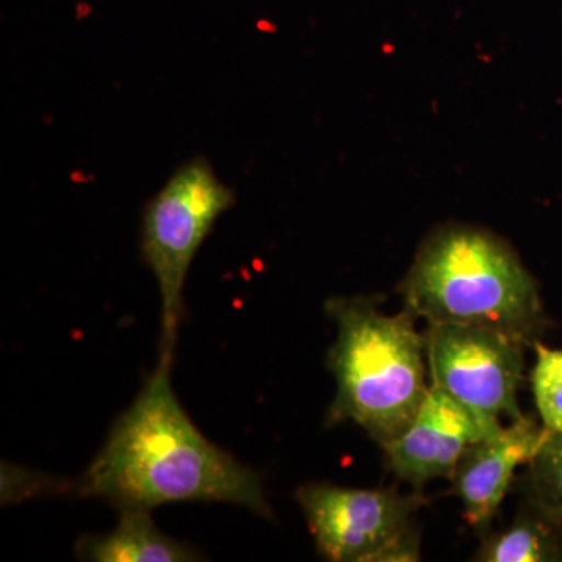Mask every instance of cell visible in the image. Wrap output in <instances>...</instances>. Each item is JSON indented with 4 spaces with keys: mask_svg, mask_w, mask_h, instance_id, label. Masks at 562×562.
I'll return each mask as SVG.
<instances>
[{
    "mask_svg": "<svg viewBox=\"0 0 562 562\" xmlns=\"http://www.w3.org/2000/svg\"><path fill=\"white\" fill-rule=\"evenodd\" d=\"M171 366L158 361L79 483L83 497L122 509L221 502L272 517L260 476L210 442L181 408Z\"/></svg>",
    "mask_w": 562,
    "mask_h": 562,
    "instance_id": "6da1fadb",
    "label": "cell"
},
{
    "mask_svg": "<svg viewBox=\"0 0 562 562\" xmlns=\"http://www.w3.org/2000/svg\"><path fill=\"white\" fill-rule=\"evenodd\" d=\"M77 554L95 562H184L201 560L195 550L158 530L146 509H122L116 528L105 536H85Z\"/></svg>",
    "mask_w": 562,
    "mask_h": 562,
    "instance_id": "9c48e42d",
    "label": "cell"
},
{
    "mask_svg": "<svg viewBox=\"0 0 562 562\" xmlns=\"http://www.w3.org/2000/svg\"><path fill=\"white\" fill-rule=\"evenodd\" d=\"M487 435L491 431L471 412L430 384L408 430L383 449L392 472L420 486L435 479H452L464 450Z\"/></svg>",
    "mask_w": 562,
    "mask_h": 562,
    "instance_id": "52a82bcc",
    "label": "cell"
},
{
    "mask_svg": "<svg viewBox=\"0 0 562 562\" xmlns=\"http://www.w3.org/2000/svg\"><path fill=\"white\" fill-rule=\"evenodd\" d=\"M549 432L530 417L522 416L464 450L450 480L472 527L480 531L490 527L514 472L524 462L531 461Z\"/></svg>",
    "mask_w": 562,
    "mask_h": 562,
    "instance_id": "ba28073f",
    "label": "cell"
},
{
    "mask_svg": "<svg viewBox=\"0 0 562 562\" xmlns=\"http://www.w3.org/2000/svg\"><path fill=\"white\" fill-rule=\"evenodd\" d=\"M528 472L531 502L562 519V431H550L531 458Z\"/></svg>",
    "mask_w": 562,
    "mask_h": 562,
    "instance_id": "8fae6325",
    "label": "cell"
},
{
    "mask_svg": "<svg viewBox=\"0 0 562 562\" xmlns=\"http://www.w3.org/2000/svg\"><path fill=\"white\" fill-rule=\"evenodd\" d=\"M560 522L531 502V512H525L506 530L492 535L479 553L486 562H539L560 560L553 525Z\"/></svg>",
    "mask_w": 562,
    "mask_h": 562,
    "instance_id": "30bf717a",
    "label": "cell"
},
{
    "mask_svg": "<svg viewBox=\"0 0 562 562\" xmlns=\"http://www.w3.org/2000/svg\"><path fill=\"white\" fill-rule=\"evenodd\" d=\"M536 347V366L532 369V392L541 414L543 427L562 431V350Z\"/></svg>",
    "mask_w": 562,
    "mask_h": 562,
    "instance_id": "7c38bea8",
    "label": "cell"
},
{
    "mask_svg": "<svg viewBox=\"0 0 562 562\" xmlns=\"http://www.w3.org/2000/svg\"><path fill=\"white\" fill-rule=\"evenodd\" d=\"M233 203L235 191L217 177L205 157H195L181 165L147 205L140 251L160 288L162 362L172 364L192 261Z\"/></svg>",
    "mask_w": 562,
    "mask_h": 562,
    "instance_id": "277c9868",
    "label": "cell"
},
{
    "mask_svg": "<svg viewBox=\"0 0 562 562\" xmlns=\"http://www.w3.org/2000/svg\"><path fill=\"white\" fill-rule=\"evenodd\" d=\"M428 372L439 387L479 419L487 431L524 414L517 406L527 342L476 325L430 324L425 333Z\"/></svg>",
    "mask_w": 562,
    "mask_h": 562,
    "instance_id": "8992f818",
    "label": "cell"
},
{
    "mask_svg": "<svg viewBox=\"0 0 562 562\" xmlns=\"http://www.w3.org/2000/svg\"><path fill=\"white\" fill-rule=\"evenodd\" d=\"M338 327L328 368L338 394L328 420H353L386 447L408 430L430 391L427 342L416 316L379 312L371 299H331L325 305Z\"/></svg>",
    "mask_w": 562,
    "mask_h": 562,
    "instance_id": "3957f363",
    "label": "cell"
},
{
    "mask_svg": "<svg viewBox=\"0 0 562 562\" xmlns=\"http://www.w3.org/2000/svg\"><path fill=\"white\" fill-rule=\"evenodd\" d=\"M322 557L335 562L419 561V495L305 484L295 492Z\"/></svg>",
    "mask_w": 562,
    "mask_h": 562,
    "instance_id": "5b68a950",
    "label": "cell"
},
{
    "mask_svg": "<svg viewBox=\"0 0 562 562\" xmlns=\"http://www.w3.org/2000/svg\"><path fill=\"white\" fill-rule=\"evenodd\" d=\"M406 310L428 324L476 325L527 344L543 325L531 273L505 241L482 228L431 233L403 281Z\"/></svg>",
    "mask_w": 562,
    "mask_h": 562,
    "instance_id": "7a4b0ae2",
    "label": "cell"
}]
</instances>
